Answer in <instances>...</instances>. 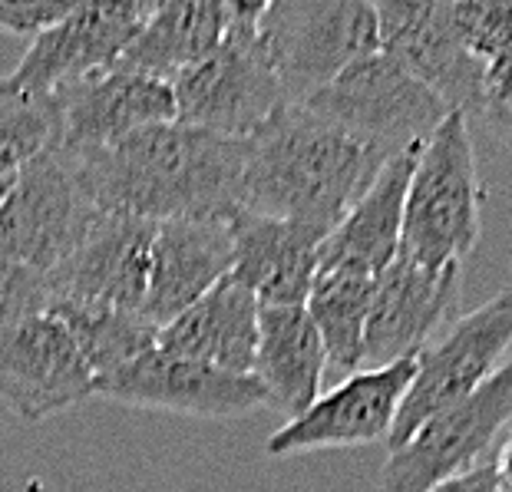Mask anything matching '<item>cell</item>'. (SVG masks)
<instances>
[{
    "label": "cell",
    "instance_id": "32",
    "mask_svg": "<svg viewBox=\"0 0 512 492\" xmlns=\"http://www.w3.org/2000/svg\"><path fill=\"white\" fill-rule=\"evenodd\" d=\"M493 463H496L499 486H503V492H509L512 489V436L493 453Z\"/></svg>",
    "mask_w": 512,
    "mask_h": 492
},
{
    "label": "cell",
    "instance_id": "5",
    "mask_svg": "<svg viewBox=\"0 0 512 492\" xmlns=\"http://www.w3.org/2000/svg\"><path fill=\"white\" fill-rule=\"evenodd\" d=\"M258 40L288 103H304L377 53V14L367 0H275L258 17Z\"/></svg>",
    "mask_w": 512,
    "mask_h": 492
},
{
    "label": "cell",
    "instance_id": "10",
    "mask_svg": "<svg viewBox=\"0 0 512 492\" xmlns=\"http://www.w3.org/2000/svg\"><path fill=\"white\" fill-rule=\"evenodd\" d=\"M93 397L195 420H238L268 407L265 390L252 374H232L162 347H152L123 370L100 377Z\"/></svg>",
    "mask_w": 512,
    "mask_h": 492
},
{
    "label": "cell",
    "instance_id": "30",
    "mask_svg": "<svg viewBox=\"0 0 512 492\" xmlns=\"http://www.w3.org/2000/svg\"><path fill=\"white\" fill-rule=\"evenodd\" d=\"M73 10V0H0V34L37 40L43 30L60 24Z\"/></svg>",
    "mask_w": 512,
    "mask_h": 492
},
{
    "label": "cell",
    "instance_id": "9",
    "mask_svg": "<svg viewBox=\"0 0 512 492\" xmlns=\"http://www.w3.org/2000/svg\"><path fill=\"white\" fill-rule=\"evenodd\" d=\"M512 423V357L470 397L440 410L390 450L380 492H430L446 479L486 463L499 433Z\"/></svg>",
    "mask_w": 512,
    "mask_h": 492
},
{
    "label": "cell",
    "instance_id": "17",
    "mask_svg": "<svg viewBox=\"0 0 512 492\" xmlns=\"http://www.w3.org/2000/svg\"><path fill=\"white\" fill-rule=\"evenodd\" d=\"M377 50L473 123L483 67L456 40L446 4H374Z\"/></svg>",
    "mask_w": 512,
    "mask_h": 492
},
{
    "label": "cell",
    "instance_id": "26",
    "mask_svg": "<svg viewBox=\"0 0 512 492\" xmlns=\"http://www.w3.org/2000/svg\"><path fill=\"white\" fill-rule=\"evenodd\" d=\"M53 139L50 96L27 93L4 76L0 80V179H14Z\"/></svg>",
    "mask_w": 512,
    "mask_h": 492
},
{
    "label": "cell",
    "instance_id": "29",
    "mask_svg": "<svg viewBox=\"0 0 512 492\" xmlns=\"http://www.w3.org/2000/svg\"><path fill=\"white\" fill-rule=\"evenodd\" d=\"M503 146L512 149V47L483 67L476 116Z\"/></svg>",
    "mask_w": 512,
    "mask_h": 492
},
{
    "label": "cell",
    "instance_id": "25",
    "mask_svg": "<svg viewBox=\"0 0 512 492\" xmlns=\"http://www.w3.org/2000/svg\"><path fill=\"white\" fill-rule=\"evenodd\" d=\"M374 281L347 275H314L311 294L304 301L314 331H318L328 364L344 377L364 367V334L370 314Z\"/></svg>",
    "mask_w": 512,
    "mask_h": 492
},
{
    "label": "cell",
    "instance_id": "20",
    "mask_svg": "<svg viewBox=\"0 0 512 492\" xmlns=\"http://www.w3.org/2000/svg\"><path fill=\"white\" fill-rule=\"evenodd\" d=\"M420 152V149H417ZM417 152L394 156L380 169L361 202L347 212L318 248V275H347L374 281L400 251L403 199Z\"/></svg>",
    "mask_w": 512,
    "mask_h": 492
},
{
    "label": "cell",
    "instance_id": "7",
    "mask_svg": "<svg viewBox=\"0 0 512 492\" xmlns=\"http://www.w3.org/2000/svg\"><path fill=\"white\" fill-rule=\"evenodd\" d=\"M100 209L86 195L67 152L40 149L0 202V255L50 275L67 261Z\"/></svg>",
    "mask_w": 512,
    "mask_h": 492
},
{
    "label": "cell",
    "instance_id": "14",
    "mask_svg": "<svg viewBox=\"0 0 512 492\" xmlns=\"http://www.w3.org/2000/svg\"><path fill=\"white\" fill-rule=\"evenodd\" d=\"M50 106V142L63 152H70V156L113 146V142L136 133V129L176 119V100H172L169 83L116 67L57 86L50 93Z\"/></svg>",
    "mask_w": 512,
    "mask_h": 492
},
{
    "label": "cell",
    "instance_id": "15",
    "mask_svg": "<svg viewBox=\"0 0 512 492\" xmlns=\"http://www.w3.org/2000/svg\"><path fill=\"white\" fill-rule=\"evenodd\" d=\"M96 377L57 317L37 314L0 341V403L24 423L60 417L93 397Z\"/></svg>",
    "mask_w": 512,
    "mask_h": 492
},
{
    "label": "cell",
    "instance_id": "27",
    "mask_svg": "<svg viewBox=\"0 0 512 492\" xmlns=\"http://www.w3.org/2000/svg\"><path fill=\"white\" fill-rule=\"evenodd\" d=\"M456 40L479 63L512 47V0H453L446 4Z\"/></svg>",
    "mask_w": 512,
    "mask_h": 492
},
{
    "label": "cell",
    "instance_id": "1",
    "mask_svg": "<svg viewBox=\"0 0 512 492\" xmlns=\"http://www.w3.org/2000/svg\"><path fill=\"white\" fill-rule=\"evenodd\" d=\"M245 149L248 139H225L172 119L136 129L113 146L67 156L100 212L172 222L232 218L242 192Z\"/></svg>",
    "mask_w": 512,
    "mask_h": 492
},
{
    "label": "cell",
    "instance_id": "34",
    "mask_svg": "<svg viewBox=\"0 0 512 492\" xmlns=\"http://www.w3.org/2000/svg\"><path fill=\"white\" fill-rule=\"evenodd\" d=\"M509 492H512V489H509Z\"/></svg>",
    "mask_w": 512,
    "mask_h": 492
},
{
    "label": "cell",
    "instance_id": "24",
    "mask_svg": "<svg viewBox=\"0 0 512 492\" xmlns=\"http://www.w3.org/2000/svg\"><path fill=\"white\" fill-rule=\"evenodd\" d=\"M50 317L67 327L76 351L93 370V377H110L136 357L156 347L159 327L136 311L100 308V304H53Z\"/></svg>",
    "mask_w": 512,
    "mask_h": 492
},
{
    "label": "cell",
    "instance_id": "21",
    "mask_svg": "<svg viewBox=\"0 0 512 492\" xmlns=\"http://www.w3.org/2000/svg\"><path fill=\"white\" fill-rule=\"evenodd\" d=\"M258 314L261 304L255 294L228 275L192 308H185L176 321L162 327L156 347L232 370V374H252L258 351Z\"/></svg>",
    "mask_w": 512,
    "mask_h": 492
},
{
    "label": "cell",
    "instance_id": "16",
    "mask_svg": "<svg viewBox=\"0 0 512 492\" xmlns=\"http://www.w3.org/2000/svg\"><path fill=\"white\" fill-rule=\"evenodd\" d=\"M156 222L100 212L73 255L47 275L53 304H100L143 314Z\"/></svg>",
    "mask_w": 512,
    "mask_h": 492
},
{
    "label": "cell",
    "instance_id": "31",
    "mask_svg": "<svg viewBox=\"0 0 512 492\" xmlns=\"http://www.w3.org/2000/svg\"><path fill=\"white\" fill-rule=\"evenodd\" d=\"M430 492H503L499 486V476H496V463L493 456L486 459V463H479L473 469H466V473L446 479V483L433 486Z\"/></svg>",
    "mask_w": 512,
    "mask_h": 492
},
{
    "label": "cell",
    "instance_id": "12",
    "mask_svg": "<svg viewBox=\"0 0 512 492\" xmlns=\"http://www.w3.org/2000/svg\"><path fill=\"white\" fill-rule=\"evenodd\" d=\"M463 288V265L423 268L400 255L374 278L370 294L364 367H387L397 360H417L433 334L450 321Z\"/></svg>",
    "mask_w": 512,
    "mask_h": 492
},
{
    "label": "cell",
    "instance_id": "2",
    "mask_svg": "<svg viewBox=\"0 0 512 492\" xmlns=\"http://www.w3.org/2000/svg\"><path fill=\"white\" fill-rule=\"evenodd\" d=\"M387 162L384 152L314 116L308 106L285 103L248 136L238 209L328 238Z\"/></svg>",
    "mask_w": 512,
    "mask_h": 492
},
{
    "label": "cell",
    "instance_id": "11",
    "mask_svg": "<svg viewBox=\"0 0 512 492\" xmlns=\"http://www.w3.org/2000/svg\"><path fill=\"white\" fill-rule=\"evenodd\" d=\"M156 7L159 4H146V0L73 4L60 24L47 27L37 40H30V50L10 73V80L27 93L50 96L63 83L113 70Z\"/></svg>",
    "mask_w": 512,
    "mask_h": 492
},
{
    "label": "cell",
    "instance_id": "8",
    "mask_svg": "<svg viewBox=\"0 0 512 492\" xmlns=\"http://www.w3.org/2000/svg\"><path fill=\"white\" fill-rule=\"evenodd\" d=\"M512 344V291L496 294L476 311L456 317L446 331L423 347L407 393H403L397 423L387 446L397 450L440 410L470 397L503 367Z\"/></svg>",
    "mask_w": 512,
    "mask_h": 492
},
{
    "label": "cell",
    "instance_id": "4",
    "mask_svg": "<svg viewBox=\"0 0 512 492\" xmlns=\"http://www.w3.org/2000/svg\"><path fill=\"white\" fill-rule=\"evenodd\" d=\"M261 10L265 4L228 0L222 43L172 83L176 123L225 139H248L288 103L258 40Z\"/></svg>",
    "mask_w": 512,
    "mask_h": 492
},
{
    "label": "cell",
    "instance_id": "33",
    "mask_svg": "<svg viewBox=\"0 0 512 492\" xmlns=\"http://www.w3.org/2000/svg\"><path fill=\"white\" fill-rule=\"evenodd\" d=\"M10 182H14V179H0V202H4V195H7V189H10Z\"/></svg>",
    "mask_w": 512,
    "mask_h": 492
},
{
    "label": "cell",
    "instance_id": "18",
    "mask_svg": "<svg viewBox=\"0 0 512 492\" xmlns=\"http://www.w3.org/2000/svg\"><path fill=\"white\" fill-rule=\"evenodd\" d=\"M232 261L235 248L228 218L156 222L143 317L162 331L202 294L232 275Z\"/></svg>",
    "mask_w": 512,
    "mask_h": 492
},
{
    "label": "cell",
    "instance_id": "19",
    "mask_svg": "<svg viewBox=\"0 0 512 492\" xmlns=\"http://www.w3.org/2000/svg\"><path fill=\"white\" fill-rule=\"evenodd\" d=\"M232 278L258 298L261 308H304L318 275L324 238L301 225L238 209L232 218Z\"/></svg>",
    "mask_w": 512,
    "mask_h": 492
},
{
    "label": "cell",
    "instance_id": "3",
    "mask_svg": "<svg viewBox=\"0 0 512 492\" xmlns=\"http://www.w3.org/2000/svg\"><path fill=\"white\" fill-rule=\"evenodd\" d=\"M479 232L473 123L463 113H450L413 159L403 199L400 255L423 268L463 265Z\"/></svg>",
    "mask_w": 512,
    "mask_h": 492
},
{
    "label": "cell",
    "instance_id": "13",
    "mask_svg": "<svg viewBox=\"0 0 512 492\" xmlns=\"http://www.w3.org/2000/svg\"><path fill=\"white\" fill-rule=\"evenodd\" d=\"M417 360L357 370L334 390L321 393L301 417L288 420L268 436V456H294L331 446H370L390 440L403 393H407Z\"/></svg>",
    "mask_w": 512,
    "mask_h": 492
},
{
    "label": "cell",
    "instance_id": "22",
    "mask_svg": "<svg viewBox=\"0 0 512 492\" xmlns=\"http://www.w3.org/2000/svg\"><path fill=\"white\" fill-rule=\"evenodd\" d=\"M324 370L328 354L308 311L261 308L252 377L265 390L271 410L285 413V420L301 417L321 397Z\"/></svg>",
    "mask_w": 512,
    "mask_h": 492
},
{
    "label": "cell",
    "instance_id": "6",
    "mask_svg": "<svg viewBox=\"0 0 512 492\" xmlns=\"http://www.w3.org/2000/svg\"><path fill=\"white\" fill-rule=\"evenodd\" d=\"M301 106L384 152L387 159L417 152L453 113L437 93H430L380 50L351 63Z\"/></svg>",
    "mask_w": 512,
    "mask_h": 492
},
{
    "label": "cell",
    "instance_id": "28",
    "mask_svg": "<svg viewBox=\"0 0 512 492\" xmlns=\"http://www.w3.org/2000/svg\"><path fill=\"white\" fill-rule=\"evenodd\" d=\"M50 311L47 275L0 255V341L37 314Z\"/></svg>",
    "mask_w": 512,
    "mask_h": 492
},
{
    "label": "cell",
    "instance_id": "23",
    "mask_svg": "<svg viewBox=\"0 0 512 492\" xmlns=\"http://www.w3.org/2000/svg\"><path fill=\"white\" fill-rule=\"evenodd\" d=\"M228 30V0H169L152 10L146 27L119 57L116 70L176 83L185 70L219 47Z\"/></svg>",
    "mask_w": 512,
    "mask_h": 492
}]
</instances>
